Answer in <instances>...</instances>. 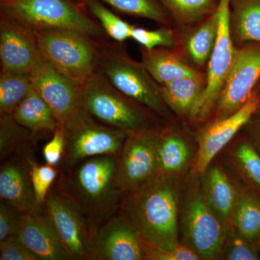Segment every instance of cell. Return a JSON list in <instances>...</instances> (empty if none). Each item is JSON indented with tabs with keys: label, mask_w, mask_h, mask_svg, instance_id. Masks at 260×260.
<instances>
[{
	"label": "cell",
	"mask_w": 260,
	"mask_h": 260,
	"mask_svg": "<svg viewBox=\"0 0 260 260\" xmlns=\"http://www.w3.org/2000/svg\"><path fill=\"white\" fill-rule=\"evenodd\" d=\"M177 177L157 174L139 189L125 193L119 210L142 239L166 250L180 244L181 184Z\"/></svg>",
	"instance_id": "cell-1"
},
{
	"label": "cell",
	"mask_w": 260,
	"mask_h": 260,
	"mask_svg": "<svg viewBox=\"0 0 260 260\" xmlns=\"http://www.w3.org/2000/svg\"><path fill=\"white\" fill-rule=\"evenodd\" d=\"M117 155L91 157L59 171L55 181L88 219L94 232L120 210L125 192L117 181Z\"/></svg>",
	"instance_id": "cell-2"
},
{
	"label": "cell",
	"mask_w": 260,
	"mask_h": 260,
	"mask_svg": "<svg viewBox=\"0 0 260 260\" xmlns=\"http://www.w3.org/2000/svg\"><path fill=\"white\" fill-rule=\"evenodd\" d=\"M96 72L118 90L159 117L170 118L172 112L164 102L162 85L154 79L141 61L135 60L128 54L124 43L107 39L100 42Z\"/></svg>",
	"instance_id": "cell-3"
},
{
	"label": "cell",
	"mask_w": 260,
	"mask_h": 260,
	"mask_svg": "<svg viewBox=\"0 0 260 260\" xmlns=\"http://www.w3.org/2000/svg\"><path fill=\"white\" fill-rule=\"evenodd\" d=\"M78 106L105 125L131 133L158 127L159 116L95 72L80 87Z\"/></svg>",
	"instance_id": "cell-4"
},
{
	"label": "cell",
	"mask_w": 260,
	"mask_h": 260,
	"mask_svg": "<svg viewBox=\"0 0 260 260\" xmlns=\"http://www.w3.org/2000/svg\"><path fill=\"white\" fill-rule=\"evenodd\" d=\"M193 178L179 213L180 242L201 259H220L231 226L208 204L202 190L200 177Z\"/></svg>",
	"instance_id": "cell-5"
},
{
	"label": "cell",
	"mask_w": 260,
	"mask_h": 260,
	"mask_svg": "<svg viewBox=\"0 0 260 260\" xmlns=\"http://www.w3.org/2000/svg\"><path fill=\"white\" fill-rule=\"evenodd\" d=\"M83 5L73 0H17L0 5V15L15 19L37 30L68 29L104 40L108 37L98 22L87 14Z\"/></svg>",
	"instance_id": "cell-6"
},
{
	"label": "cell",
	"mask_w": 260,
	"mask_h": 260,
	"mask_svg": "<svg viewBox=\"0 0 260 260\" xmlns=\"http://www.w3.org/2000/svg\"><path fill=\"white\" fill-rule=\"evenodd\" d=\"M34 32L44 60L67 78L83 85L96 72L103 40L68 29Z\"/></svg>",
	"instance_id": "cell-7"
},
{
	"label": "cell",
	"mask_w": 260,
	"mask_h": 260,
	"mask_svg": "<svg viewBox=\"0 0 260 260\" xmlns=\"http://www.w3.org/2000/svg\"><path fill=\"white\" fill-rule=\"evenodd\" d=\"M62 125L65 148L59 171L98 155L118 156L129 133L102 124L79 106Z\"/></svg>",
	"instance_id": "cell-8"
},
{
	"label": "cell",
	"mask_w": 260,
	"mask_h": 260,
	"mask_svg": "<svg viewBox=\"0 0 260 260\" xmlns=\"http://www.w3.org/2000/svg\"><path fill=\"white\" fill-rule=\"evenodd\" d=\"M43 213L73 260H88L93 229L83 212L56 182L42 205Z\"/></svg>",
	"instance_id": "cell-9"
},
{
	"label": "cell",
	"mask_w": 260,
	"mask_h": 260,
	"mask_svg": "<svg viewBox=\"0 0 260 260\" xmlns=\"http://www.w3.org/2000/svg\"><path fill=\"white\" fill-rule=\"evenodd\" d=\"M160 129L158 126L128 133L116 167L118 183L124 192L139 189L158 174Z\"/></svg>",
	"instance_id": "cell-10"
},
{
	"label": "cell",
	"mask_w": 260,
	"mask_h": 260,
	"mask_svg": "<svg viewBox=\"0 0 260 260\" xmlns=\"http://www.w3.org/2000/svg\"><path fill=\"white\" fill-rule=\"evenodd\" d=\"M229 1L220 0L219 5L218 37L206 68V88L191 120L209 117L235 62L239 47L233 42L229 28Z\"/></svg>",
	"instance_id": "cell-11"
},
{
	"label": "cell",
	"mask_w": 260,
	"mask_h": 260,
	"mask_svg": "<svg viewBox=\"0 0 260 260\" xmlns=\"http://www.w3.org/2000/svg\"><path fill=\"white\" fill-rule=\"evenodd\" d=\"M259 80L260 43H246L238 48L235 62L215 103V119L226 117L244 107Z\"/></svg>",
	"instance_id": "cell-12"
},
{
	"label": "cell",
	"mask_w": 260,
	"mask_h": 260,
	"mask_svg": "<svg viewBox=\"0 0 260 260\" xmlns=\"http://www.w3.org/2000/svg\"><path fill=\"white\" fill-rule=\"evenodd\" d=\"M260 110V93H254L237 112L206 124L197 135L198 148L193 162L191 175L201 177L214 158L234 138L253 116Z\"/></svg>",
	"instance_id": "cell-13"
},
{
	"label": "cell",
	"mask_w": 260,
	"mask_h": 260,
	"mask_svg": "<svg viewBox=\"0 0 260 260\" xmlns=\"http://www.w3.org/2000/svg\"><path fill=\"white\" fill-rule=\"evenodd\" d=\"M43 60L34 30L0 15L1 70L30 74Z\"/></svg>",
	"instance_id": "cell-14"
},
{
	"label": "cell",
	"mask_w": 260,
	"mask_h": 260,
	"mask_svg": "<svg viewBox=\"0 0 260 260\" xmlns=\"http://www.w3.org/2000/svg\"><path fill=\"white\" fill-rule=\"evenodd\" d=\"M34 144L1 162L0 199L13 205L23 214L37 213V204L31 179Z\"/></svg>",
	"instance_id": "cell-15"
},
{
	"label": "cell",
	"mask_w": 260,
	"mask_h": 260,
	"mask_svg": "<svg viewBox=\"0 0 260 260\" xmlns=\"http://www.w3.org/2000/svg\"><path fill=\"white\" fill-rule=\"evenodd\" d=\"M88 260H146L141 238L120 213L95 231Z\"/></svg>",
	"instance_id": "cell-16"
},
{
	"label": "cell",
	"mask_w": 260,
	"mask_h": 260,
	"mask_svg": "<svg viewBox=\"0 0 260 260\" xmlns=\"http://www.w3.org/2000/svg\"><path fill=\"white\" fill-rule=\"evenodd\" d=\"M30 75L34 88L62 124L78 107L81 85L67 78L44 59Z\"/></svg>",
	"instance_id": "cell-17"
},
{
	"label": "cell",
	"mask_w": 260,
	"mask_h": 260,
	"mask_svg": "<svg viewBox=\"0 0 260 260\" xmlns=\"http://www.w3.org/2000/svg\"><path fill=\"white\" fill-rule=\"evenodd\" d=\"M176 29L177 49L197 69L208 66L219 29V11L191 25Z\"/></svg>",
	"instance_id": "cell-18"
},
{
	"label": "cell",
	"mask_w": 260,
	"mask_h": 260,
	"mask_svg": "<svg viewBox=\"0 0 260 260\" xmlns=\"http://www.w3.org/2000/svg\"><path fill=\"white\" fill-rule=\"evenodd\" d=\"M18 237L39 260H73L42 208L35 213L23 214Z\"/></svg>",
	"instance_id": "cell-19"
},
{
	"label": "cell",
	"mask_w": 260,
	"mask_h": 260,
	"mask_svg": "<svg viewBox=\"0 0 260 260\" xmlns=\"http://www.w3.org/2000/svg\"><path fill=\"white\" fill-rule=\"evenodd\" d=\"M200 184L205 199L212 209L231 226L233 213L242 189L216 164H210L200 177Z\"/></svg>",
	"instance_id": "cell-20"
},
{
	"label": "cell",
	"mask_w": 260,
	"mask_h": 260,
	"mask_svg": "<svg viewBox=\"0 0 260 260\" xmlns=\"http://www.w3.org/2000/svg\"><path fill=\"white\" fill-rule=\"evenodd\" d=\"M141 62L160 85L186 77H196L205 73L192 66L177 48L141 49Z\"/></svg>",
	"instance_id": "cell-21"
},
{
	"label": "cell",
	"mask_w": 260,
	"mask_h": 260,
	"mask_svg": "<svg viewBox=\"0 0 260 260\" xmlns=\"http://www.w3.org/2000/svg\"><path fill=\"white\" fill-rule=\"evenodd\" d=\"M161 85L162 97L169 110L181 119L191 120L206 88V73L179 78Z\"/></svg>",
	"instance_id": "cell-22"
},
{
	"label": "cell",
	"mask_w": 260,
	"mask_h": 260,
	"mask_svg": "<svg viewBox=\"0 0 260 260\" xmlns=\"http://www.w3.org/2000/svg\"><path fill=\"white\" fill-rule=\"evenodd\" d=\"M192 157L189 141L174 126L161 127L158 145V174L178 176L188 167Z\"/></svg>",
	"instance_id": "cell-23"
},
{
	"label": "cell",
	"mask_w": 260,
	"mask_h": 260,
	"mask_svg": "<svg viewBox=\"0 0 260 260\" xmlns=\"http://www.w3.org/2000/svg\"><path fill=\"white\" fill-rule=\"evenodd\" d=\"M229 28L237 47L260 43V0H230Z\"/></svg>",
	"instance_id": "cell-24"
},
{
	"label": "cell",
	"mask_w": 260,
	"mask_h": 260,
	"mask_svg": "<svg viewBox=\"0 0 260 260\" xmlns=\"http://www.w3.org/2000/svg\"><path fill=\"white\" fill-rule=\"evenodd\" d=\"M15 120L34 135L43 132L54 133L61 125L52 109L37 90H32L11 114Z\"/></svg>",
	"instance_id": "cell-25"
},
{
	"label": "cell",
	"mask_w": 260,
	"mask_h": 260,
	"mask_svg": "<svg viewBox=\"0 0 260 260\" xmlns=\"http://www.w3.org/2000/svg\"><path fill=\"white\" fill-rule=\"evenodd\" d=\"M231 226L254 244L260 239V194L242 189L233 213Z\"/></svg>",
	"instance_id": "cell-26"
},
{
	"label": "cell",
	"mask_w": 260,
	"mask_h": 260,
	"mask_svg": "<svg viewBox=\"0 0 260 260\" xmlns=\"http://www.w3.org/2000/svg\"><path fill=\"white\" fill-rule=\"evenodd\" d=\"M229 159L233 169L247 189L260 194V153L247 138L238 142Z\"/></svg>",
	"instance_id": "cell-27"
},
{
	"label": "cell",
	"mask_w": 260,
	"mask_h": 260,
	"mask_svg": "<svg viewBox=\"0 0 260 260\" xmlns=\"http://www.w3.org/2000/svg\"><path fill=\"white\" fill-rule=\"evenodd\" d=\"M173 23L184 26L201 21L215 13L220 0H159Z\"/></svg>",
	"instance_id": "cell-28"
},
{
	"label": "cell",
	"mask_w": 260,
	"mask_h": 260,
	"mask_svg": "<svg viewBox=\"0 0 260 260\" xmlns=\"http://www.w3.org/2000/svg\"><path fill=\"white\" fill-rule=\"evenodd\" d=\"M34 90L31 75L9 70L0 72V113L13 114Z\"/></svg>",
	"instance_id": "cell-29"
},
{
	"label": "cell",
	"mask_w": 260,
	"mask_h": 260,
	"mask_svg": "<svg viewBox=\"0 0 260 260\" xmlns=\"http://www.w3.org/2000/svg\"><path fill=\"white\" fill-rule=\"evenodd\" d=\"M34 133L19 124L11 114L0 113V160L7 159L32 144Z\"/></svg>",
	"instance_id": "cell-30"
},
{
	"label": "cell",
	"mask_w": 260,
	"mask_h": 260,
	"mask_svg": "<svg viewBox=\"0 0 260 260\" xmlns=\"http://www.w3.org/2000/svg\"><path fill=\"white\" fill-rule=\"evenodd\" d=\"M85 9L102 26L107 37L115 42L124 43L131 39L135 25L122 20L100 0H80Z\"/></svg>",
	"instance_id": "cell-31"
},
{
	"label": "cell",
	"mask_w": 260,
	"mask_h": 260,
	"mask_svg": "<svg viewBox=\"0 0 260 260\" xmlns=\"http://www.w3.org/2000/svg\"><path fill=\"white\" fill-rule=\"evenodd\" d=\"M116 11L135 18L148 19L161 26L172 27V19L159 0H100Z\"/></svg>",
	"instance_id": "cell-32"
},
{
	"label": "cell",
	"mask_w": 260,
	"mask_h": 260,
	"mask_svg": "<svg viewBox=\"0 0 260 260\" xmlns=\"http://www.w3.org/2000/svg\"><path fill=\"white\" fill-rule=\"evenodd\" d=\"M131 39L148 50L159 47H177L176 31L172 27L161 26L156 30H148L135 26Z\"/></svg>",
	"instance_id": "cell-33"
},
{
	"label": "cell",
	"mask_w": 260,
	"mask_h": 260,
	"mask_svg": "<svg viewBox=\"0 0 260 260\" xmlns=\"http://www.w3.org/2000/svg\"><path fill=\"white\" fill-rule=\"evenodd\" d=\"M220 257L227 260L260 259L256 244L246 240L232 226L229 229Z\"/></svg>",
	"instance_id": "cell-34"
},
{
	"label": "cell",
	"mask_w": 260,
	"mask_h": 260,
	"mask_svg": "<svg viewBox=\"0 0 260 260\" xmlns=\"http://www.w3.org/2000/svg\"><path fill=\"white\" fill-rule=\"evenodd\" d=\"M59 174L58 167L40 165L35 158L31 161V179L37 204L42 206L49 189L54 184Z\"/></svg>",
	"instance_id": "cell-35"
},
{
	"label": "cell",
	"mask_w": 260,
	"mask_h": 260,
	"mask_svg": "<svg viewBox=\"0 0 260 260\" xmlns=\"http://www.w3.org/2000/svg\"><path fill=\"white\" fill-rule=\"evenodd\" d=\"M146 260H200V257L189 247L180 244L172 250L159 249L141 239Z\"/></svg>",
	"instance_id": "cell-36"
},
{
	"label": "cell",
	"mask_w": 260,
	"mask_h": 260,
	"mask_svg": "<svg viewBox=\"0 0 260 260\" xmlns=\"http://www.w3.org/2000/svg\"><path fill=\"white\" fill-rule=\"evenodd\" d=\"M23 214L13 205L0 200V242L18 236Z\"/></svg>",
	"instance_id": "cell-37"
},
{
	"label": "cell",
	"mask_w": 260,
	"mask_h": 260,
	"mask_svg": "<svg viewBox=\"0 0 260 260\" xmlns=\"http://www.w3.org/2000/svg\"><path fill=\"white\" fill-rule=\"evenodd\" d=\"M0 260H39L18 236L0 242Z\"/></svg>",
	"instance_id": "cell-38"
},
{
	"label": "cell",
	"mask_w": 260,
	"mask_h": 260,
	"mask_svg": "<svg viewBox=\"0 0 260 260\" xmlns=\"http://www.w3.org/2000/svg\"><path fill=\"white\" fill-rule=\"evenodd\" d=\"M65 137L64 128L61 124L53 133L52 138L43 148V156L48 165L59 167L64 155Z\"/></svg>",
	"instance_id": "cell-39"
},
{
	"label": "cell",
	"mask_w": 260,
	"mask_h": 260,
	"mask_svg": "<svg viewBox=\"0 0 260 260\" xmlns=\"http://www.w3.org/2000/svg\"><path fill=\"white\" fill-rule=\"evenodd\" d=\"M246 138L260 153V110L246 124Z\"/></svg>",
	"instance_id": "cell-40"
},
{
	"label": "cell",
	"mask_w": 260,
	"mask_h": 260,
	"mask_svg": "<svg viewBox=\"0 0 260 260\" xmlns=\"http://www.w3.org/2000/svg\"><path fill=\"white\" fill-rule=\"evenodd\" d=\"M17 0H0V5L9 4V3H13Z\"/></svg>",
	"instance_id": "cell-41"
},
{
	"label": "cell",
	"mask_w": 260,
	"mask_h": 260,
	"mask_svg": "<svg viewBox=\"0 0 260 260\" xmlns=\"http://www.w3.org/2000/svg\"><path fill=\"white\" fill-rule=\"evenodd\" d=\"M255 90H257V91L259 92V93H260V80L259 81V83H258L257 85H256Z\"/></svg>",
	"instance_id": "cell-42"
},
{
	"label": "cell",
	"mask_w": 260,
	"mask_h": 260,
	"mask_svg": "<svg viewBox=\"0 0 260 260\" xmlns=\"http://www.w3.org/2000/svg\"><path fill=\"white\" fill-rule=\"evenodd\" d=\"M256 246H257L258 250H259V256H260V239L258 241L257 244H256Z\"/></svg>",
	"instance_id": "cell-43"
}]
</instances>
